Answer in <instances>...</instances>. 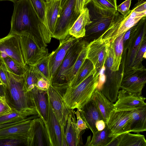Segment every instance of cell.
Instances as JSON below:
<instances>
[{
  "instance_id": "obj_1",
  "label": "cell",
  "mask_w": 146,
  "mask_h": 146,
  "mask_svg": "<svg viewBox=\"0 0 146 146\" xmlns=\"http://www.w3.org/2000/svg\"><path fill=\"white\" fill-rule=\"evenodd\" d=\"M9 33H29L47 47L52 38L44 24L39 18L29 0H17L14 4Z\"/></svg>"
},
{
  "instance_id": "obj_2",
  "label": "cell",
  "mask_w": 146,
  "mask_h": 146,
  "mask_svg": "<svg viewBox=\"0 0 146 146\" xmlns=\"http://www.w3.org/2000/svg\"><path fill=\"white\" fill-rule=\"evenodd\" d=\"M2 62L9 84L8 88H4V96L7 103L12 109L31 110L38 114L31 92L27 91L25 87L23 76L13 74Z\"/></svg>"
},
{
  "instance_id": "obj_3",
  "label": "cell",
  "mask_w": 146,
  "mask_h": 146,
  "mask_svg": "<svg viewBox=\"0 0 146 146\" xmlns=\"http://www.w3.org/2000/svg\"><path fill=\"white\" fill-rule=\"evenodd\" d=\"M99 72L89 76L80 84L73 88L68 87L67 82L56 83L64 100L71 110L80 109L91 99L97 88Z\"/></svg>"
},
{
  "instance_id": "obj_4",
  "label": "cell",
  "mask_w": 146,
  "mask_h": 146,
  "mask_svg": "<svg viewBox=\"0 0 146 146\" xmlns=\"http://www.w3.org/2000/svg\"><path fill=\"white\" fill-rule=\"evenodd\" d=\"M146 16V11L139 12L134 6L125 15L119 12L109 26L102 34L105 42L113 41L121 34L125 33Z\"/></svg>"
},
{
  "instance_id": "obj_5",
  "label": "cell",
  "mask_w": 146,
  "mask_h": 146,
  "mask_svg": "<svg viewBox=\"0 0 146 146\" xmlns=\"http://www.w3.org/2000/svg\"><path fill=\"white\" fill-rule=\"evenodd\" d=\"M24 61L32 65L47 55L48 50L32 34L24 33L17 35Z\"/></svg>"
},
{
  "instance_id": "obj_6",
  "label": "cell",
  "mask_w": 146,
  "mask_h": 146,
  "mask_svg": "<svg viewBox=\"0 0 146 146\" xmlns=\"http://www.w3.org/2000/svg\"><path fill=\"white\" fill-rule=\"evenodd\" d=\"M89 13L91 22L86 27V34H93L103 32L115 18L119 12H114L105 9L91 0Z\"/></svg>"
},
{
  "instance_id": "obj_7",
  "label": "cell",
  "mask_w": 146,
  "mask_h": 146,
  "mask_svg": "<svg viewBox=\"0 0 146 146\" xmlns=\"http://www.w3.org/2000/svg\"><path fill=\"white\" fill-rule=\"evenodd\" d=\"M47 92L52 108L60 125L63 137L65 139L64 129L72 110L65 102L56 83L50 84Z\"/></svg>"
},
{
  "instance_id": "obj_8",
  "label": "cell",
  "mask_w": 146,
  "mask_h": 146,
  "mask_svg": "<svg viewBox=\"0 0 146 146\" xmlns=\"http://www.w3.org/2000/svg\"><path fill=\"white\" fill-rule=\"evenodd\" d=\"M76 0H68L62 9L52 38L59 40L69 34V31L80 14L74 10Z\"/></svg>"
},
{
  "instance_id": "obj_9",
  "label": "cell",
  "mask_w": 146,
  "mask_h": 146,
  "mask_svg": "<svg viewBox=\"0 0 146 146\" xmlns=\"http://www.w3.org/2000/svg\"><path fill=\"white\" fill-rule=\"evenodd\" d=\"M132 110L117 111L110 113L106 124L113 139L121 134L130 132Z\"/></svg>"
},
{
  "instance_id": "obj_10",
  "label": "cell",
  "mask_w": 146,
  "mask_h": 146,
  "mask_svg": "<svg viewBox=\"0 0 146 146\" xmlns=\"http://www.w3.org/2000/svg\"><path fill=\"white\" fill-rule=\"evenodd\" d=\"M80 38L69 49L66 54L52 80V83L67 82V74L75 63L80 53L87 42Z\"/></svg>"
},
{
  "instance_id": "obj_11",
  "label": "cell",
  "mask_w": 146,
  "mask_h": 146,
  "mask_svg": "<svg viewBox=\"0 0 146 146\" xmlns=\"http://www.w3.org/2000/svg\"><path fill=\"white\" fill-rule=\"evenodd\" d=\"M145 98L123 89L119 91L114 109L117 111L134 110L146 107Z\"/></svg>"
},
{
  "instance_id": "obj_12",
  "label": "cell",
  "mask_w": 146,
  "mask_h": 146,
  "mask_svg": "<svg viewBox=\"0 0 146 146\" xmlns=\"http://www.w3.org/2000/svg\"><path fill=\"white\" fill-rule=\"evenodd\" d=\"M27 146H50L46 125L40 117L32 119Z\"/></svg>"
},
{
  "instance_id": "obj_13",
  "label": "cell",
  "mask_w": 146,
  "mask_h": 146,
  "mask_svg": "<svg viewBox=\"0 0 146 146\" xmlns=\"http://www.w3.org/2000/svg\"><path fill=\"white\" fill-rule=\"evenodd\" d=\"M45 125L50 146H67L66 141L63 137L60 125L54 113L49 98L47 120Z\"/></svg>"
},
{
  "instance_id": "obj_14",
  "label": "cell",
  "mask_w": 146,
  "mask_h": 146,
  "mask_svg": "<svg viewBox=\"0 0 146 146\" xmlns=\"http://www.w3.org/2000/svg\"><path fill=\"white\" fill-rule=\"evenodd\" d=\"M79 38H76L68 34L60 40L58 46L52 52L49 60V66L52 81L64 59L69 48Z\"/></svg>"
},
{
  "instance_id": "obj_15",
  "label": "cell",
  "mask_w": 146,
  "mask_h": 146,
  "mask_svg": "<svg viewBox=\"0 0 146 146\" xmlns=\"http://www.w3.org/2000/svg\"><path fill=\"white\" fill-rule=\"evenodd\" d=\"M107 53L106 46L101 35L90 43L87 58L92 62L98 72L106 63Z\"/></svg>"
},
{
  "instance_id": "obj_16",
  "label": "cell",
  "mask_w": 146,
  "mask_h": 146,
  "mask_svg": "<svg viewBox=\"0 0 146 146\" xmlns=\"http://www.w3.org/2000/svg\"><path fill=\"white\" fill-rule=\"evenodd\" d=\"M0 52L6 54L23 67L27 65L23 60L17 34L9 33L0 38Z\"/></svg>"
},
{
  "instance_id": "obj_17",
  "label": "cell",
  "mask_w": 146,
  "mask_h": 146,
  "mask_svg": "<svg viewBox=\"0 0 146 146\" xmlns=\"http://www.w3.org/2000/svg\"><path fill=\"white\" fill-rule=\"evenodd\" d=\"M38 117V115L30 116L24 120L0 128V139L21 137L27 140L32 119Z\"/></svg>"
},
{
  "instance_id": "obj_18",
  "label": "cell",
  "mask_w": 146,
  "mask_h": 146,
  "mask_svg": "<svg viewBox=\"0 0 146 146\" xmlns=\"http://www.w3.org/2000/svg\"><path fill=\"white\" fill-rule=\"evenodd\" d=\"M137 69L121 79L120 88L129 92L141 95L142 91L146 82V76Z\"/></svg>"
},
{
  "instance_id": "obj_19",
  "label": "cell",
  "mask_w": 146,
  "mask_h": 146,
  "mask_svg": "<svg viewBox=\"0 0 146 146\" xmlns=\"http://www.w3.org/2000/svg\"><path fill=\"white\" fill-rule=\"evenodd\" d=\"M45 1V25L52 38L59 18L62 9L60 0H49Z\"/></svg>"
},
{
  "instance_id": "obj_20",
  "label": "cell",
  "mask_w": 146,
  "mask_h": 146,
  "mask_svg": "<svg viewBox=\"0 0 146 146\" xmlns=\"http://www.w3.org/2000/svg\"><path fill=\"white\" fill-rule=\"evenodd\" d=\"M80 115L88 128L93 133L98 131L96 124L103 118L95 104L91 99L80 111Z\"/></svg>"
},
{
  "instance_id": "obj_21",
  "label": "cell",
  "mask_w": 146,
  "mask_h": 146,
  "mask_svg": "<svg viewBox=\"0 0 146 146\" xmlns=\"http://www.w3.org/2000/svg\"><path fill=\"white\" fill-rule=\"evenodd\" d=\"M31 92L38 115L46 125L47 120L48 98L47 91L39 90L35 86Z\"/></svg>"
},
{
  "instance_id": "obj_22",
  "label": "cell",
  "mask_w": 146,
  "mask_h": 146,
  "mask_svg": "<svg viewBox=\"0 0 146 146\" xmlns=\"http://www.w3.org/2000/svg\"><path fill=\"white\" fill-rule=\"evenodd\" d=\"M89 10L85 7L69 31V34L78 39L85 36L86 27L91 22Z\"/></svg>"
},
{
  "instance_id": "obj_23",
  "label": "cell",
  "mask_w": 146,
  "mask_h": 146,
  "mask_svg": "<svg viewBox=\"0 0 146 146\" xmlns=\"http://www.w3.org/2000/svg\"><path fill=\"white\" fill-rule=\"evenodd\" d=\"M91 99L95 104L106 123L110 113L114 110V104L109 100L97 88Z\"/></svg>"
},
{
  "instance_id": "obj_24",
  "label": "cell",
  "mask_w": 146,
  "mask_h": 146,
  "mask_svg": "<svg viewBox=\"0 0 146 146\" xmlns=\"http://www.w3.org/2000/svg\"><path fill=\"white\" fill-rule=\"evenodd\" d=\"M146 131V107L132 110L130 132L139 133Z\"/></svg>"
},
{
  "instance_id": "obj_25",
  "label": "cell",
  "mask_w": 146,
  "mask_h": 146,
  "mask_svg": "<svg viewBox=\"0 0 146 146\" xmlns=\"http://www.w3.org/2000/svg\"><path fill=\"white\" fill-rule=\"evenodd\" d=\"M69 116L64 129L65 138L68 146H77L81 143L80 138L77 137L74 127L76 121L74 110Z\"/></svg>"
},
{
  "instance_id": "obj_26",
  "label": "cell",
  "mask_w": 146,
  "mask_h": 146,
  "mask_svg": "<svg viewBox=\"0 0 146 146\" xmlns=\"http://www.w3.org/2000/svg\"><path fill=\"white\" fill-rule=\"evenodd\" d=\"M97 71L92 62L86 58L78 70L75 77L68 87L73 88L78 85L87 78Z\"/></svg>"
},
{
  "instance_id": "obj_27",
  "label": "cell",
  "mask_w": 146,
  "mask_h": 146,
  "mask_svg": "<svg viewBox=\"0 0 146 146\" xmlns=\"http://www.w3.org/2000/svg\"><path fill=\"white\" fill-rule=\"evenodd\" d=\"M38 115L33 111L29 110L20 111L12 109L9 112L0 116V125L25 120L29 116Z\"/></svg>"
},
{
  "instance_id": "obj_28",
  "label": "cell",
  "mask_w": 146,
  "mask_h": 146,
  "mask_svg": "<svg viewBox=\"0 0 146 146\" xmlns=\"http://www.w3.org/2000/svg\"><path fill=\"white\" fill-rule=\"evenodd\" d=\"M122 134L119 146H146L145 136L139 133Z\"/></svg>"
},
{
  "instance_id": "obj_29",
  "label": "cell",
  "mask_w": 146,
  "mask_h": 146,
  "mask_svg": "<svg viewBox=\"0 0 146 146\" xmlns=\"http://www.w3.org/2000/svg\"><path fill=\"white\" fill-rule=\"evenodd\" d=\"M90 43L87 42L80 53L75 63L68 72L66 82L69 84L73 80L80 68L87 58Z\"/></svg>"
},
{
  "instance_id": "obj_30",
  "label": "cell",
  "mask_w": 146,
  "mask_h": 146,
  "mask_svg": "<svg viewBox=\"0 0 146 146\" xmlns=\"http://www.w3.org/2000/svg\"><path fill=\"white\" fill-rule=\"evenodd\" d=\"M52 52L48 54L32 66L34 70L41 76L49 80L52 84L49 66V60Z\"/></svg>"
},
{
  "instance_id": "obj_31",
  "label": "cell",
  "mask_w": 146,
  "mask_h": 146,
  "mask_svg": "<svg viewBox=\"0 0 146 146\" xmlns=\"http://www.w3.org/2000/svg\"><path fill=\"white\" fill-rule=\"evenodd\" d=\"M110 133V130L106 124L104 129L93 133L89 146H107L113 139V137H109Z\"/></svg>"
},
{
  "instance_id": "obj_32",
  "label": "cell",
  "mask_w": 146,
  "mask_h": 146,
  "mask_svg": "<svg viewBox=\"0 0 146 146\" xmlns=\"http://www.w3.org/2000/svg\"><path fill=\"white\" fill-rule=\"evenodd\" d=\"M0 58L9 70L13 74L19 76H23L28 65L23 67L6 54L0 52Z\"/></svg>"
},
{
  "instance_id": "obj_33",
  "label": "cell",
  "mask_w": 146,
  "mask_h": 146,
  "mask_svg": "<svg viewBox=\"0 0 146 146\" xmlns=\"http://www.w3.org/2000/svg\"><path fill=\"white\" fill-rule=\"evenodd\" d=\"M125 33L121 34L114 40L115 60L112 72L118 71L121 64L123 50V37Z\"/></svg>"
},
{
  "instance_id": "obj_34",
  "label": "cell",
  "mask_w": 146,
  "mask_h": 146,
  "mask_svg": "<svg viewBox=\"0 0 146 146\" xmlns=\"http://www.w3.org/2000/svg\"><path fill=\"white\" fill-rule=\"evenodd\" d=\"M23 76L25 86L28 92L34 88L38 79L41 77L34 70L32 66L28 65Z\"/></svg>"
},
{
  "instance_id": "obj_35",
  "label": "cell",
  "mask_w": 146,
  "mask_h": 146,
  "mask_svg": "<svg viewBox=\"0 0 146 146\" xmlns=\"http://www.w3.org/2000/svg\"><path fill=\"white\" fill-rule=\"evenodd\" d=\"M29 1L39 18L45 25V19L46 10L45 1L44 0H29Z\"/></svg>"
},
{
  "instance_id": "obj_36",
  "label": "cell",
  "mask_w": 146,
  "mask_h": 146,
  "mask_svg": "<svg viewBox=\"0 0 146 146\" xmlns=\"http://www.w3.org/2000/svg\"><path fill=\"white\" fill-rule=\"evenodd\" d=\"M105 43L107 51L106 63L108 68L112 71L115 60L114 41Z\"/></svg>"
},
{
  "instance_id": "obj_37",
  "label": "cell",
  "mask_w": 146,
  "mask_h": 146,
  "mask_svg": "<svg viewBox=\"0 0 146 146\" xmlns=\"http://www.w3.org/2000/svg\"><path fill=\"white\" fill-rule=\"evenodd\" d=\"M27 139L18 137L0 139V146H16L21 145L27 146Z\"/></svg>"
},
{
  "instance_id": "obj_38",
  "label": "cell",
  "mask_w": 146,
  "mask_h": 146,
  "mask_svg": "<svg viewBox=\"0 0 146 146\" xmlns=\"http://www.w3.org/2000/svg\"><path fill=\"white\" fill-rule=\"evenodd\" d=\"M74 113L77 119V120L74 123V127L77 137L80 138L81 132L88 128L86 122L81 117L80 111L77 110L76 111H74Z\"/></svg>"
},
{
  "instance_id": "obj_39",
  "label": "cell",
  "mask_w": 146,
  "mask_h": 146,
  "mask_svg": "<svg viewBox=\"0 0 146 146\" xmlns=\"http://www.w3.org/2000/svg\"><path fill=\"white\" fill-rule=\"evenodd\" d=\"M102 8L116 12L117 9V0H93Z\"/></svg>"
},
{
  "instance_id": "obj_40",
  "label": "cell",
  "mask_w": 146,
  "mask_h": 146,
  "mask_svg": "<svg viewBox=\"0 0 146 146\" xmlns=\"http://www.w3.org/2000/svg\"><path fill=\"white\" fill-rule=\"evenodd\" d=\"M51 84L48 80L41 77L38 79L35 86L39 90L47 91Z\"/></svg>"
},
{
  "instance_id": "obj_41",
  "label": "cell",
  "mask_w": 146,
  "mask_h": 146,
  "mask_svg": "<svg viewBox=\"0 0 146 146\" xmlns=\"http://www.w3.org/2000/svg\"><path fill=\"white\" fill-rule=\"evenodd\" d=\"M131 0H126L119 5L117 6V11L123 15L126 14L130 10Z\"/></svg>"
},
{
  "instance_id": "obj_42",
  "label": "cell",
  "mask_w": 146,
  "mask_h": 146,
  "mask_svg": "<svg viewBox=\"0 0 146 146\" xmlns=\"http://www.w3.org/2000/svg\"><path fill=\"white\" fill-rule=\"evenodd\" d=\"M12 110L7 103L4 96L0 98V116L7 114Z\"/></svg>"
},
{
  "instance_id": "obj_43",
  "label": "cell",
  "mask_w": 146,
  "mask_h": 146,
  "mask_svg": "<svg viewBox=\"0 0 146 146\" xmlns=\"http://www.w3.org/2000/svg\"><path fill=\"white\" fill-rule=\"evenodd\" d=\"M91 0H76L74 10L77 14H80L83 9Z\"/></svg>"
},
{
  "instance_id": "obj_44",
  "label": "cell",
  "mask_w": 146,
  "mask_h": 146,
  "mask_svg": "<svg viewBox=\"0 0 146 146\" xmlns=\"http://www.w3.org/2000/svg\"><path fill=\"white\" fill-rule=\"evenodd\" d=\"M105 70V67L104 65L103 66L99 72L98 84L97 87V89L99 90L106 80V76L104 74Z\"/></svg>"
},
{
  "instance_id": "obj_45",
  "label": "cell",
  "mask_w": 146,
  "mask_h": 146,
  "mask_svg": "<svg viewBox=\"0 0 146 146\" xmlns=\"http://www.w3.org/2000/svg\"><path fill=\"white\" fill-rule=\"evenodd\" d=\"M0 80L4 88H9L7 77L2 65L0 66Z\"/></svg>"
},
{
  "instance_id": "obj_46",
  "label": "cell",
  "mask_w": 146,
  "mask_h": 146,
  "mask_svg": "<svg viewBox=\"0 0 146 146\" xmlns=\"http://www.w3.org/2000/svg\"><path fill=\"white\" fill-rule=\"evenodd\" d=\"M106 123L103 120L98 121L96 124V127L98 131H100L104 129L106 127Z\"/></svg>"
},
{
  "instance_id": "obj_47",
  "label": "cell",
  "mask_w": 146,
  "mask_h": 146,
  "mask_svg": "<svg viewBox=\"0 0 146 146\" xmlns=\"http://www.w3.org/2000/svg\"><path fill=\"white\" fill-rule=\"evenodd\" d=\"M0 94L2 96H4V87L0 80Z\"/></svg>"
},
{
  "instance_id": "obj_48",
  "label": "cell",
  "mask_w": 146,
  "mask_h": 146,
  "mask_svg": "<svg viewBox=\"0 0 146 146\" xmlns=\"http://www.w3.org/2000/svg\"><path fill=\"white\" fill-rule=\"evenodd\" d=\"M68 0H60V7L62 9L66 5Z\"/></svg>"
},
{
  "instance_id": "obj_49",
  "label": "cell",
  "mask_w": 146,
  "mask_h": 146,
  "mask_svg": "<svg viewBox=\"0 0 146 146\" xmlns=\"http://www.w3.org/2000/svg\"><path fill=\"white\" fill-rule=\"evenodd\" d=\"M17 0H0V1H12L14 3Z\"/></svg>"
},
{
  "instance_id": "obj_50",
  "label": "cell",
  "mask_w": 146,
  "mask_h": 146,
  "mask_svg": "<svg viewBox=\"0 0 146 146\" xmlns=\"http://www.w3.org/2000/svg\"><path fill=\"white\" fill-rule=\"evenodd\" d=\"M2 65V62L1 61V60L0 58V66H1Z\"/></svg>"
},
{
  "instance_id": "obj_51",
  "label": "cell",
  "mask_w": 146,
  "mask_h": 146,
  "mask_svg": "<svg viewBox=\"0 0 146 146\" xmlns=\"http://www.w3.org/2000/svg\"><path fill=\"white\" fill-rule=\"evenodd\" d=\"M2 97V96H1L0 95V98H1Z\"/></svg>"
},
{
  "instance_id": "obj_52",
  "label": "cell",
  "mask_w": 146,
  "mask_h": 146,
  "mask_svg": "<svg viewBox=\"0 0 146 146\" xmlns=\"http://www.w3.org/2000/svg\"><path fill=\"white\" fill-rule=\"evenodd\" d=\"M44 0L45 1H47V0Z\"/></svg>"
},
{
  "instance_id": "obj_53",
  "label": "cell",
  "mask_w": 146,
  "mask_h": 146,
  "mask_svg": "<svg viewBox=\"0 0 146 146\" xmlns=\"http://www.w3.org/2000/svg\"><path fill=\"white\" fill-rule=\"evenodd\" d=\"M138 1H140V0H137Z\"/></svg>"
}]
</instances>
